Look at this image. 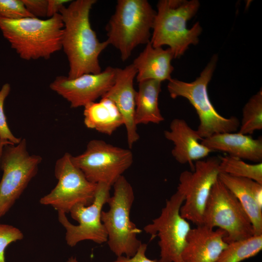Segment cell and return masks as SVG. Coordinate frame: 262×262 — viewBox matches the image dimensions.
Here are the masks:
<instances>
[{
    "label": "cell",
    "instance_id": "6da1fadb",
    "mask_svg": "<svg viewBox=\"0 0 262 262\" xmlns=\"http://www.w3.org/2000/svg\"><path fill=\"white\" fill-rule=\"evenodd\" d=\"M96 2L71 1L67 7L64 5L60 10L64 24L62 49L69 63V79L102 71L98 57L109 44L106 40L99 41L91 25L90 13Z\"/></svg>",
    "mask_w": 262,
    "mask_h": 262
},
{
    "label": "cell",
    "instance_id": "7a4b0ae2",
    "mask_svg": "<svg viewBox=\"0 0 262 262\" xmlns=\"http://www.w3.org/2000/svg\"><path fill=\"white\" fill-rule=\"evenodd\" d=\"M64 24L60 14L42 19L0 17V31L11 47L25 60L48 59L62 49Z\"/></svg>",
    "mask_w": 262,
    "mask_h": 262
},
{
    "label": "cell",
    "instance_id": "3957f363",
    "mask_svg": "<svg viewBox=\"0 0 262 262\" xmlns=\"http://www.w3.org/2000/svg\"><path fill=\"white\" fill-rule=\"evenodd\" d=\"M200 6L197 0H160L150 42L153 47L168 46L174 58L182 56L191 45H196L202 29L198 22L190 29L187 23L196 14Z\"/></svg>",
    "mask_w": 262,
    "mask_h": 262
},
{
    "label": "cell",
    "instance_id": "277c9868",
    "mask_svg": "<svg viewBox=\"0 0 262 262\" xmlns=\"http://www.w3.org/2000/svg\"><path fill=\"white\" fill-rule=\"evenodd\" d=\"M156 11L147 0H118L107 26L106 41L117 49L122 61L150 42Z\"/></svg>",
    "mask_w": 262,
    "mask_h": 262
},
{
    "label": "cell",
    "instance_id": "5b68a950",
    "mask_svg": "<svg viewBox=\"0 0 262 262\" xmlns=\"http://www.w3.org/2000/svg\"><path fill=\"white\" fill-rule=\"evenodd\" d=\"M217 62V56L214 55L199 76L192 82L172 78L168 81L167 86L171 98H184L193 106L199 119L196 131L202 139L217 133L234 132L238 129L240 124L239 119L235 116L226 118L220 115L209 98L208 85Z\"/></svg>",
    "mask_w": 262,
    "mask_h": 262
},
{
    "label": "cell",
    "instance_id": "8992f818",
    "mask_svg": "<svg viewBox=\"0 0 262 262\" xmlns=\"http://www.w3.org/2000/svg\"><path fill=\"white\" fill-rule=\"evenodd\" d=\"M114 193L107 203L109 209L102 211L101 221L107 234L110 249L117 257L133 256L142 242L137 237L141 232L130 218L135 196L130 183L123 175L113 184Z\"/></svg>",
    "mask_w": 262,
    "mask_h": 262
},
{
    "label": "cell",
    "instance_id": "52a82bcc",
    "mask_svg": "<svg viewBox=\"0 0 262 262\" xmlns=\"http://www.w3.org/2000/svg\"><path fill=\"white\" fill-rule=\"evenodd\" d=\"M42 160L40 156L29 153L24 138L17 144L4 146L0 163L3 171L0 181V218L11 208L36 175Z\"/></svg>",
    "mask_w": 262,
    "mask_h": 262
},
{
    "label": "cell",
    "instance_id": "ba28073f",
    "mask_svg": "<svg viewBox=\"0 0 262 262\" xmlns=\"http://www.w3.org/2000/svg\"><path fill=\"white\" fill-rule=\"evenodd\" d=\"M202 225L224 230L227 244L254 235L251 222L241 204L219 179L212 188Z\"/></svg>",
    "mask_w": 262,
    "mask_h": 262
},
{
    "label": "cell",
    "instance_id": "9c48e42d",
    "mask_svg": "<svg viewBox=\"0 0 262 262\" xmlns=\"http://www.w3.org/2000/svg\"><path fill=\"white\" fill-rule=\"evenodd\" d=\"M71 159L89 181L112 186L131 167L133 154L130 149L93 139L88 143L83 153L72 155Z\"/></svg>",
    "mask_w": 262,
    "mask_h": 262
},
{
    "label": "cell",
    "instance_id": "30bf717a",
    "mask_svg": "<svg viewBox=\"0 0 262 262\" xmlns=\"http://www.w3.org/2000/svg\"><path fill=\"white\" fill-rule=\"evenodd\" d=\"M72 155L66 153L56 162L54 174L58 183L50 193L41 197L40 204L52 206L58 212L69 213L77 204L93 202L97 184L89 181L72 162Z\"/></svg>",
    "mask_w": 262,
    "mask_h": 262
},
{
    "label": "cell",
    "instance_id": "8fae6325",
    "mask_svg": "<svg viewBox=\"0 0 262 262\" xmlns=\"http://www.w3.org/2000/svg\"><path fill=\"white\" fill-rule=\"evenodd\" d=\"M184 196L176 191L162 208L160 215L145 226L144 230L151 238L158 236L160 249L157 262H183L181 254L191 226L180 213Z\"/></svg>",
    "mask_w": 262,
    "mask_h": 262
},
{
    "label": "cell",
    "instance_id": "7c38bea8",
    "mask_svg": "<svg viewBox=\"0 0 262 262\" xmlns=\"http://www.w3.org/2000/svg\"><path fill=\"white\" fill-rule=\"evenodd\" d=\"M220 159L212 157L195 162L193 170L182 172L177 191L184 196L182 217L196 226L203 224V215L211 190L218 179Z\"/></svg>",
    "mask_w": 262,
    "mask_h": 262
},
{
    "label": "cell",
    "instance_id": "4fadbf2b",
    "mask_svg": "<svg viewBox=\"0 0 262 262\" xmlns=\"http://www.w3.org/2000/svg\"><path fill=\"white\" fill-rule=\"evenodd\" d=\"M111 186L103 183L97 184L94 199L91 204H77L70 210L71 217L79 224H71L66 213L58 212L59 222L65 228L66 241L71 247L79 242L90 240L98 244L107 242V234L101 219L103 206L110 198Z\"/></svg>",
    "mask_w": 262,
    "mask_h": 262
},
{
    "label": "cell",
    "instance_id": "5bb4252c",
    "mask_svg": "<svg viewBox=\"0 0 262 262\" xmlns=\"http://www.w3.org/2000/svg\"><path fill=\"white\" fill-rule=\"evenodd\" d=\"M116 68L108 66L99 73L84 74L74 79L57 76L49 88L68 101L71 108L84 107L109 91L115 81Z\"/></svg>",
    "mask_w": 262,
    "mask_h": 262
},
{
    "label": "cell",
    "instance_id": "9a60e30c",
    "mask_svg": "<svg viewBox=\"0 0 262 262\" xmlns=\"http://www.w3.org/2000/svg\"><path fill=\"white\" fill-rule=\"evenodd\" d=\"M137 71L132 64L123 68H116L115 82L102 97L109 98L115 104L124 120L128 146L131 148L139 139L134 122L135 95L133 86Z\"/></svg>",
    "mask_w": 262,
    "mask_h": 262
},
{
    "label": "cell",
    "instance_id": "2e32d148",
    "mask_svg": "<svg viewBox=\"0 0 262 262\" xmlns=\"http://www.w3.org/2000/svg\"><path fill=\"white\" fill-rule=\"evenodd\" d=\"M226 232L205 225L191 229L181 254L183 262H216L228 244Z\"/></svg>",
    "mask_w": 262,
    "mask_h": 262
},
{
    "label": "cell",
    "instance_id": "e0dca14e",
    "mask_svg": "<svg viewBox=\"0 0 262 262\" xmlns=\"http://www.w3.org/2000/svg\"><path fill=\"white\" fill-rule=\"evenodd\" d=\"M164 135L173 143L171 153L175 159L181 164H189L192 170L194 167L193 162L202 160L212 152L201 143L199 141L203 139L184 119H173L169 130L164 131Z\"/></svg>",
    "mask_w": 262,
    "mask_h": 262
},
{
    "label": "cell",
    "instance_id": "ac0fdd59",
    "mask_svg": "<svg viewBox=\"0 0 262 262\" xmlns=\"http://www.w3.org/2000/svg\"><path fill=\"white\" fill-rule=\"evenodd\" d=\"M201 143L212 151L225 152L228 155L256 163L262 161V139L239 132H224L203 139Z\"/></svg>",
    "mask_w": 262,
    "mask_h": 262
},
{
    "label": "cell",
    "instance_id": "d6986e66",
    "mask_svg": "<svg viewBox=\"0 0 262 262\" xmlns=\"http://www.w3.org/2000/svg\"><path fill=\"white\" fill-rule=\"evenodd\" d=\"M174 58L169 48L153 47L149 42L132 63L136 69L138 82L149 80L162 82L169 81L174 67L171 64Z\"/></svg>",
    "mask_w": 262,
    "mask_h": 262
},
{
    "label": "cell",
    "instance_id": "ffe728a7",
    "mask_svg": "<svg viewBox=\"0 0 262 262\" xmlns=\"http://www.w3.org/2000/svg\"><path fill=\"white\" fill-rule=\"evenodd\" d=\"M218 179L239 200L251 222L254 235H262V208L255 198V193L261 184L224 173H220Z\"/></svg>",
    "mask_w": 262,
    "mask_h": 262
},
{
    "label": "cell",
    "instance_id": "44dd1931",
    "mask_svg": "<svg viewBox=\"0 0 262 262\" xmlns=\"http://www.w3.org/2000/svg\"><path fill=\"white\" fill-rule=\"evenodd\" d=\"M84 124L91 129L108 135L124 125V120L115 103L102 97L98 102L89 103L84 107Z\"/></svg>",
    "mask_w": 262,
    "mask_h": 262
},
{
    "label": "cell",
    "instance_id": "7402d4cb",
    "mask_svg": "<svg viewBox=\"0 0 262 262\" xmlns=\"http://www.w3.org/2000/svg\"><path fill=\"white\" fill-rule=\"evenodd\" d=\"M162 82L153 80L138 82L135 95L134 122L139 124H158L164 120L159 107Z\"/></svg>",
    "mask_w": 262,
    "mask_h": 262
},
{
    "label": "cell",
    "instance_id": "603a6c76",
    "mask_svg": "<svg viewBox=\"0 0 262 262\" xmlns=\"http://www.w3.org/2000/svg\"><path fill=\"white\" fill-rule=\"evenodd\" d=\"M262 249V235L228 244L216 262H241L257 255Z\"/></svg>",
    "mask_w": 262,
    "mask_h": 262
},
{
    "label": "cell",
    "instance_id": "cb8c5ba5",
    "mask_svg": "<svg viewBox=\"0 0 262 262\" xmlns=\"http://www.w3.org/2000/svg\"><path fill=\"white\" fill-rule=\"evenodd\" d=\"M220 173L252 180L262 184V162L248 164L243 160L225 155L219 157Z\"/></svg>",
    "mask_w": 262,
    "mask_h": 262
},
{
    "label": "cell",
    "instance_id": "d4e9b609",
    "mask_svg": "<svg viewBox=\"0 0 262 262\" xmlns=\"http://www.w3.org/2000/svg\"><path fill=\"white\" fill-rule=\"evenodd\" d=\"M238 132L250 135L262 129V91L252 96L244 106Z\"/></svg>",
    "mask_w": 262,
    "mask_h": 262
},
{
    "label": "cell",
    "instance_id": "484cf974",
    "mask_svg": "<svg viewBox=\"0 0 262 262\" xmlns=\"http://www.w3.org/2000/svg\"><path fill=\"white\" fill-rule=\"evenodd\" d=\"M10 91L11 86L8 83H4L0 90V138L16 145L20 142L21 138L16 137L11 132L3 109L4 101Z\"/></svg>",
    "mask_w": 262,
    "mask_h": 262
},
{
    "label": "cell",
    "instance_id": "4316f807",
    "mask_svg": "<svg viewBox=\"0 0 262 262\" xmlns=\"http://www.w3.org/2000/svg\"><path fill=\"white\" fill-rule=\"evenodd\" d=\"M33 17L26 9L22 0H0V17L17 19Z\"/></svg>",
    "mask_w": 262,
    "mask_h": 262
},
{
    "label": "cell",
    "instance_id": "83f0119b",
    "mask_svg": "<svg viewBox=\"0 0 262 262\" xmlns=\"http://www.w3.org/2000/svg\"><path fill=\"white\" fill-rule=\"evenodd\" d=\"M24 236L18 228L10 225L0 224V262H6V248L13 242L21 240Z\"/></svg>",
    "mask_w": 262,
    "mask_h": 262
},
{
    "label": "cell",
    "instance_id": "f1b7e54d",
    "mask_svg": "<svg viewBox=\"0 0 262 262\" xmlns=\"http://www.w3.org/2000/svg\"><path fill=\"white\" fill-rule=\"evenodd\" d=\"M28 12L33 17H47L48 0H22Z\"/></svg>",
    "mask_w": 262,
    "mask_h": 262
},
{
    "label": "cell",
    "instance_id": "f546056e",
    "mask_svg": "<svg viewBox=\"0 0 262 262\" xmlns=\"http://www.w3.org/2000/svg\"><path fill=\"white\" fill-rule=\"evenodd\" d=\"M147 249V244L141 243L135 254L131 257L125 256L117 257L112 262H157V260H151L148 258L146 252Z\"/></svg>",
    "mask_w": 262,
    "mask_h": 262
},
{
    "label": "cell",
    "instance_id": "4dcf8cb0",
    "mask_svg": "<svg viewBox=\"0 0 262 262\" xmlns=\"http://www.w3.org/2000/svg\"><path fill=\"white\" fill-rule=\"evenodd\" d=\"M70 0H48L47 17L50 18L59 14L61 8Z\"/></svg>",
    "mask_w": 262,
    "mask_h": 262
},
{
    "label": "cell",
    "instance_id": "1f68e13d",
    "mask_svg": "<svg viewBox=\"0 0 262 262\" xmlns=\"http://www.w3.org/2000/svg\"><path fill=\"white\" fill-rule=\"evenodd\" d=\"M7 144H13L10 143V142L2 140V139L0 138V160H1V157L2 156V154L3 147L4 146ZM13 145H14V144H13Z\"/></svg>",
    "mask_w": 262,
    "mask_h": 262
},
{
    "label": "cell",
    "instance_id": "d6a6232c",
    "mask_svg": "<svg viewBox=\"0 0 262 262\" xmlns=\"http://www.w3.org/2000/svg\"><path fill=\"white\" fill-rule=\"evenodd\" d=\"M66 262H77V260L75 257H71Z\"/></svg>",
    "mask_w": 262,
    "mask_h": 262
}]
</instances>
